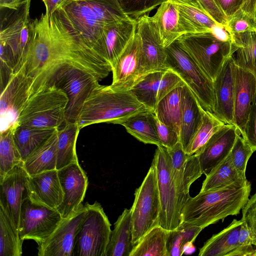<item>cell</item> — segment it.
I'll return each instance as SVG.
<instances>
[{
  "mask_svg": "<svg viewBox=\"0 0 256 256\" xmlns=\"http://www.w3.org/2000/svg\"><path fill=\"white\" fill-rule=\"evenodd\" d=\"M32 23L23 64L26 74L34 78L32 94L64 64L88 72L100 80L112 72L110 64L83 42L56 10L50 15L42 13Z\"/></svg>",
  "mask_w": 256,
  "mask_h": 256,
  "instance_id": "obj_1",
  "label": "cell"
},
{
  "mask_svg": "<svg viewBox=\"0 0 256 256\" xmlns=\"http://www.w3.org/2000/svg\"><path fill=\"white\" fill-rule=\"evenodd\" d=\"M56 10L83 42L107 62L106 26L130 18L117 0H66Z\"/></svg>",
  "mask_w": 256,
  "mask_h": 256,
  "instance_id": "obj_2",
  "label": "cell"
},
{
  "mask_svg": "<svg viewBox=\"0 0 256 256\" xmlns=\"http://www.w3.org/2000/svg\"><path fill=\"white\" fill-rule=\"evenodd\" d=\"M251 184H232L200 192L190 196L182 211V222L200 227L215 224L230 216H236L247 202Z\"/></svg>",
  "mask_w": 256,
  "mask_h": 256,
  "instance_id": "obj_3",
  "label": "cell"
},
{
  "mask_svg": "<svg viewBox=\"0 0 256 256\" xmlns=\"http://www.w3.org/2000/svg\"><path fill=\"white\" fill-rule=\"evenodd\" d=\"M150 110L140 103L130 90L120 91L110 85L98 84L85 102L77 124L81 130L90 124H118L140 112Z\"/></svg>",
  "mask_w": 256,
  "mask_h": 256,
  "instance_id": "obj_4",
  "label": "cell"
},
{
  "mask_svg": "<svg viewBox=\"0 0 256 256\" xmlns=\"http://www.w3.org/2000/svg\"><path fill=\"white\" fill-rule=\"evenodd\" d=\"M31 0H20L13 6H0V52L8 57L14 72L24 64L32 38Z\"/></svg>",
  "mask_w": 256,
  "mask_h": 256,
  "instance_id": "obj_5",
  "label": "cell"
},
{
  "mask_svg": "<svg viewBox=\"0 0 256 256\" xmlns=\"http://www.w3.org/2000/svg\"><path fill=\"white\" fill-rule=\"evenodd\" d=\"M68 102V98L62 90L54 84H44L31 95L16 124L59 128L65 122Z\"/></svg>",
  "mask_w": 256,
  "mask_h": 256,
  "instance_id": "obj_6",
  "label": "cell"
},
{
  "mask_svg": "<svg viewBox=\"0 0 256 256\" xmlns=\"http://www.w3.org/2000/svg\"><path fill=\"white\" fill-rule=\"evenodd\" d=\"M166 62L189 87L206 110L213 112L214 94L213 81L204 73L178 39L166 48Z\"/></svg>",
  "mask_w": 256,
  "mask_h": 256,
  "instance_id": "obj_7",
  "label": "cell"
},
{
  "mask_svg": "<svg viewBox=\"0 0 256 256\" xmlns=\"http://www.w3.org/2000/svg\"><path fill=\"white\" fill-rule=\"evenodd\" d=\"M85 206L87 212L77 230L72 256H106L112 232L108 218L98 202Z\"/></svg>",
  "mask_w": 256,
  "mask_h": 256,
  "instance_id": "obj_8",
  "label": "cell"
},
{
  "mask_svg": "<svg viewBox=\"0 0 256 256\" xmlns=\"http://www.w3.org/2000/svg\"><path fill=\"white\" fill-rule=\"evenodd\" d=\"M157 176L160 210L158 224L172 230L176 229L182 222L180 196L171 176V158L167 148L158 146L152 162Z\"/></svg>",
  "mask_w": 256,
  "mask_h": 256,
  "instance_id": "obj_9",
  "label": "cell"
},
{
  "mask_svg": "<svg viewBox=\"0 0 256 256\" xmlns=\"http://www.w3.org/2000/svg\"><path fill=\"white\" fill-rule=\"evenodd\" d=\"M178 39L213 82L226 60L235 50L232 42L219 40L212 32L186 34Z\"/></svg>",
  "mask_w": 256,
  "mask_h": 256,
  "instance_id": "obj_10",
  "label": "cell"
},
{
  "mask_svg": "<svg viewBox=\"0 0 256 256\" xmlns=\"http://www.w3.org/2000/svg\"><path fill=\"white\" fill-rule=\"evenodd\" d=\"M100 80L92 74L68 64L62 66L50 78L46 84L56 86L68 98L65 122H76L85 102Z\"/></svg>",
  "mask_w": 256,
  "mask_h": 256,
  "instance_id": "obj_11",
  "label": "cell"
},
{
  "mask_svg": "<svg viewBox=\"0 0 256 256\" xmlns=\"http://www.w3.org/2000/svg\"><path fill=\"white\" fill-rule=\"evenodd\" d=\"M160 210L156 172L152 163L142 184L135 190L131 208L134 246L147 232L158 224Z\"/></svg>",
  "mask_w": 256,
  "mask_h": 256,
  "instance_id": "obj_12",
  "label": "cell"
},
{
  "mask_svg": "<svg viewBox=\"0 0 256 256\" xmlns=\"http://www.w3.org/2000/svg\"><path fill=\"white\" fill-rule=\"evenodd\" d=\"M62 220L57 210L34 202L26 195L20 209V238L23 242L34 240L38 245L50 236Z\"/></svg>",
  "mask_w": 256,
  "mask_h": 256,
  "instance_id": "obj_13",
  "label": "cell"
},
{
  "mask_svg": "<svg viewBox=\"0 0 256 256\" xmlns=\"http://www.w3.org/2000/svg\"><path fill=\"white\" fill-rule=\"evenodd\" d=\"M34 83V78L26 74L24 65L12 75L0 93V132L16 124L32 94Z\"/></svg>",
  "mask_w": 256,
  "mask_h": 256,
  "instance_id": "obj_14",
  "label": "cell"
},
{
  "mask_svg": "<svg viewBox=\"0 0 256 256\" xmlns=\"http://www.w3.org/2000/svg\"><path fill=\"white\" fill-rule=\"evenodd\" d=\"M112 81L110 86L120 91L130 90L148 74L144 66L140 51V39L136 32L118 58L111 64Z\"/></svg>",
  "mask_w": 256,
  "mask_h": 256,
  "instance_id": "obj_15",
  "label": "cell"
},
{
  "mask_svg": "<svg viewBox=\"0 0 256 256\" xmlns=\"http://www.w3.org/2000/svg\"><path fill=\"white\" fill-rule=\"evenodd\" d=\"M87 212L82 204L71 214L62 218L55 230L38 245L39 256H72L77 230Z\"/></svg>",
  "mask_w": 256,
  "mask_h": 256,
  "instance_id": "obj_16",
  "label": "cell"
},
{
  "mask_svg": "<svg viewBox=\"0 0 256 256\" xmlns=\"http://www.w3.org/2000/svg\"><path fill=\"white\" fill-rule=\"evenodd\" d=\"M136 20V32L140 39L141 54L147 72L168 70L170 68L166 62V48L152 17L145 14Z\"/></svg>",
  "mask_w": 256,
  "mask_h": 256,
  "instance_id": "obj_17",
  "label": "cell"
},
{
  "mask_svg": "<svg viewBox=\"0 0 256 256\" xmlns=\"http://www.w3.org/2000/svg\"><path fill=\"white\" fill-rule=\"evenodd\" d=\"M28 176L22 162L0 180V208L10 219L18 234L21 206L26 196Z\"/></svg>",
  "mask_w": 256,
  "mask_h": 256,
  "instance_id": "obj_18",
  "label": "cell"
},
{
  "mask_svg": "<svg viewBox=\"0 0 256 256\" xmlns=\"http://www.w3.org/2000/svg\"><path fill=\"white\" fill-rule=\"evenodd\" d=\"M171 158V176L178 190L182 208L190 196L191 184L202 174L196 154H186L180 142L167 148Z\"/></svg>",
  "mask_w": 256,
  "mask_h": 256,
  "instance_id": "obj_19",
  "label": "cell"
},
{
  "mask_svg": "<svg viewBox=\"0 0 256 256\" xmlns=\"http://www.w3.org/2000/svg\"><path fill=\"white\" fill-rule=\"evenodd\" d=\"M58 174L64 199L57 210L62 218H65L82 204L88 186V178L78 162L58 170Z\"/></svg>",
  "mask_w": 256,
  "mask_h": 256,
  "instance_id": "obj_20",
  "label": "cell"
},
{
  "mask_svg": "<svg viewBox=\"0 0 256 256\" xmlns=\"http://www.w3.org/2000/svg\"><path fill=\"white\" fill-rule=\"evenodd\" d=\"M239 134L234 125L225 124L212 136L196 154L203 174L208 175L228 156Z\"/></svg>",
  "mask_w": 256,
  "mask_h": 256,
  "instance_id": "obj_21",
  "label": "cell"
},
{
  "mask_svg": "<svg viewBox=\"0 0 256 256\" xmlns=\"http://www.w3.org/2000/svg\"><path fill=\"white\" fill-rule=\"evenodd\" d=\"M26 186L28 197L34 202L57 210L63 202L64 192L56 169L28 176Z\"/></svg>",
  "mask_w": 256,
  "mask_h": 256,
  "instance_id": "obj_22",
  "label": "cell"
},
{
  "mask_svg": "<svg viewBox=\"0 0 256 256\" xmlns=\"http://www.w3.org/2000/svg\"><path fill=\"white\" fill-rule=\"evenodd\" d=\"M234 67L232 54L213 82L215 100L213 113L226 124H233Z\"/></svg>",
  "mask_w": 256,
  "mask_h": 256,
  "instance_id": "obj_23",
  "label": "cell"
},
{
  "mask_svg": "<svg viewBox=\"0 0 256 256\" xmlns=\"http://www.w3.org/2000/svg\"><path fill=\"white\" fill-rule=\"evenodd\" d=\"M256 92V76L235 64L233 124L240 134L243 132Z\"/></svg>",
  "mask_w": 256,
  "mask_h": 256,
  "instance_id": "obj_24",
  "label": "cell"
},
{
  "mask_svg": "<svg viewBox=\"0 0 256 256\" xmlns=\"http://www.w3.org/2000/svg\"><path fill=\"white\" fill-rule=\"evenodd\" d=\"M204 109L196 95L185 84L182 94L180 135L184 151L201 125Z\"/></svg>",
  "mask_w": 256,
  "mask_h": 256,
  "instance_id": "obj_25",
  "label": "cell"
},
{
  "mask_svg": "<svg viewBox=\"0 0 256 256\" xmlns=\"http://www.w3.org/2000/svg\"><path fill=\"white\" fill-rule=\"evenodd\" d=\"M136 26V20L131 18L106 26L104 41L107 60L110 66L134 37Z\"/></svg>",
  "mask_w": 256,
  "mask_h": 256,
  "instance_id": "obj_26",
  "label": "cell"
},
{
  "mask_svg": "<svg viewBox=\"0 0 256 256\" xmlns=\"http://www.w3.org/2000/svg\"><path fill=\"white\" fill-rule=\"evenodd\" d=\"M152 18L165 48L185 34L182 26L179 10L174 2H166L162 4Z\"/></svg>",
  "mask_w": 256,
  "mask_h": 256,
  "instance_id": "obj_27",
  "label": "cell"
},
{
  "mask_svg": "<svg viewBox=\"0 0 256 256\" xmlns=\"http://www.w3.org/2000/svg\"><path fill=\"white\" fill-rule=\"evenodd\" d=\"M58 128L23 162L28 176L56 169Z\"/></svg>",
  "mask_w": 256,
  "mask_h": 256,
  "instance_id": "obj_28",
  "label": "cell"
},
{
  "mask_svg": "<svg viewBox=\"0 0 256 256\" xmlns=\"http://www.w3.org/2000/svg\"><path fill=\"white\" fill-rule=\"evenodd\" d=\"M174 2L178 8L185 34L210 32L218 24L206 12L198 0Z\"/></svg>",
  "mask_w": 256,
  "mask_h": 256,
  "instance_id": "obj_29",
  "label": "cell"
},
{
  "mask_svg": "<svg viewBox=\"0 0 256 256\" xmlns=\"http://www.w3.org/2000/svg\"><path fill=\"white\" fill-rule=\"evenodd\" d=\"M132 240V210L125 208L114 223L106 256H130L134 245Z\"/></svg>",
  "mask_w": 256,
  "mask_h": 256,
  "instance_id": "obj_30",
  "label": "cell"
},
{
  "mask_svg": "<svg viewBox=\"0 0 256 256\" xmlns=\"http://www.w3.org/2000/svg\"><path fill=\"white\" fill-rule=\"evenodd\" d=\"M130 134L146 144L162 146L158 136L154 112L148 110L137 112L120 124Z\"/></svg>",
  "mask_w": 256,
  "mask_h": 256,
  "instance_id": "obj_31",
  "label": "cell"
},
{
  "mask_svg": "<svg viewBox=\"0 0 256 256\" xmlns=\"http://www.w3.org/2000/svg\"><path fill=\"white\" fill-rule=\"evenodd\" d=\"M242 220L234 219L226 228L214 234L200 249V256H226L239 246L238 234Z\"/></svg>",
  "mask_w": 256,
  "mask_h": 256,
  "instance_id": "obj_32",
  "label": "cell"
},
{
  "mask_svg": "<svg viewBox=\"0 0 256 256\" xmlns=\"http://www.w3.org/2000/svg\"><path fill=\"white\" fill-rule=\"evenodd\" d=\"M58 128H38L16 124L14 128V140L22 161L24 162Z\"/></svg>",
  "mask_w": 256,
  "mask_h": 256,
  "instance_id": "obj_33",
  "label": "cell"
},
{
  "mask_svg": "<svg viewBox=\"0 0 256 256\" xmlns=\"http://www.w3.org/2000/svg\"><path fill=\"white\" fill-rule=\"evenodd\" d=\"M184 86L176 88L160 100L154 110L155 114L160 121L172 128L180 135Z\"/></svg>",
  "mask_w": 256,
  "mask_h": 256,
  "instance_id": "obj_34",
  "label": "cell"
},
{
  "mask_svg": "<svg viewBox=\"0 0 256 256\" xmlns=\"http://www.w3.org/2000/svg\"><path fill=\"white\" fill-rule=\"evenodd\" d=\"M80 130L77 122H68L58 128L56 170L78 162L76 142Z\"/></svg>",
  "mask_w": 256,
  "mask_h": 256,
  "instance_id": "obj_35",
  "label": "cell"
},
{
  "mask_svg": "<svg viewBox=\"0 0 256 256\" xmlns=\"http://www.w3.org/2000/svg\"><path fill=\"white\" fill-rule=\"evenodd\" d=\"M249 182L242 178L234 168L230 153L208 175L200 192L220 188L232 184H244Z\"/></svg>",
  "mask_w": 256,
  "mask_h": 256,
  "instance_id": "obj_36",
  "label": "cell"
},
{
  "mask_svg": "<svg viewBox=\"0 0 256 256\" xmlns=\"http://www.w3.org/2000/svg\"><path fill=\"white\" fill-rule=\"evenodd\" d=\"M169 230L156 225L134 246L130 256H168L166 241Z\"/></svg>",
  "mask_w": 256,
  "mask_h": 256,
  "instance_id": "obj_37",
  "label": "cell"
},
{
  "mask_svg": "<svg viewBox=\"0 0 256 256\" xmlns=\"http://www.w3.org/2000/svg\"><path fill=\"white\" fill-rule=\"evenodd\" d=\"M231 34L235 46L232 54L235 64L256 76V32Z\"/></svg>",
  "mask_w": 256,
  "mask_h": 256,
  "instance_id": "obj_38",
  "label": "cell"
},
{
  "mask_svg": "<svg viewBox=\"0 0 256 256\" xmlns=\"http://www.w3.org/2000/svg\"><path fill=\"white\" fill-rule=\"evenodd\" d=\"M225 124L213 112L204 109L202 122L185 150L186 154L190 156L199 153L212 136Z\"/></svg>",
  "mask_w": 256,
  "mask_h": 256,
  "instance_id": "obj_39",
  "label": "cell"
},
{
  "mask_svg": "<svg viewBox=\"0 0 256 256\" xmlns=\"http://www.w3.org/2000/svg\"><path fill=\"white\" fill-rule=\"evenodd\" d=\"M22 242L10 219L0 208V256H22Z\"/></svg>",
  "mask_w": 256,
  "mask_h": 256,
  "instance_id": "obj_40",
  "label": "cell"
},
{
  "mask_svg": "<svg viewBox=\"0 0 256 256\" xmlns=\"http://www.w3.org/2000/svg\"><path fill=\"white\" fill-rule=\"evenodd\" d=\"M164 72L148 74L130 90L140 103L154 112L158 103L160 82Z\"/></svg>",
  "mask_w": 256,
  "mask_h": 256,
  "instance_id": "obj_41",
  "label": "cell"
},
{
  "mask_svg": "<svg viewBox=\"0 0 256 256\" xmlns=\"http://www.w3.org/2000/svg\"><path fill=\"white\" fill-rule=\"evenodd\" d=\"M14 126L0 132V180L14 167L23 162L14 140Z\"/></svg>",
  "mask_w": 256,
  "mask_h": 256,
  "instance_id": "obj_42",
  "label": "cell"
},
{
  "mask_svg": "<svg viewBox=\"0 0 256 256\" xmlns=\"http://www.w3.org/2000/svg\"><path fill=\"white\" fill-rule=\"evenodd\" d=\"M254 151L239 134L230 152L233 164L240 176L246 178V170L248 162Z\"/></svg>",
  "mask_w": 256,
  "mask_h": 256,
  "instance_id": "obj_43",
  "label": "cell"
},
{
  "mask_svg": "<svg viewBox=\"0 0 256 256\" xmlns=\"http://www.w3.org/2000/svg\"><path fill=\"white\" fill-rule=\"evenodd\" d=\"M122 10L129 17L137 20L139 17L165 2V0H117Z\"/></svg>",
  "mask_w": 256,
  "mask_h": 256,
  "instance_id": "obj_44",
  "label": "cell"
},
{
  "mask_svg": "<svg viewBox=\"0 0 256 256\" xmlns=\"http://www.w3.org/2000/svg\"><path fill=\"white\" fill-rule=\"evenodd\" d=\"M226 28L230 34L256 32V20L240 10L228 20Z\"/></svg>",
  "mask_w": 256,
  "mask_h": 256,
  "instance_id": "obj_45",
  "label": "cell"
},
{
  "mask_svg": "<svg viewBox=\"0 0 256 256\" xmlns=\"http://www.w3.org/2000/svg\"><path fill=\"white\" fill-rule=\"evenodd\" d=\"M186 84L180 77L172 70L164 71L161 77L157 95L158 102L176 88Z\"/></svg>",
  "mask_w": 256,
  "mask_h": 256,
  "instance_id": "obj_46",
  "label": "cell"
},
{
  "mask_svg": "<svg viewBox=\"0 0 256 256\" xmlns=\"http://www.w3.org/2000/svg\"><path fill=\"white\" fill-rule=\"evenodd\" d=\"M240 135L255 152L256 150V92L250 106L243 132Z\"/></svg>",
  "mask_w": 256,
  "mask_h": 256,
  "instance_id": "obj_47",
  "label": "cell"
},
{
  "mask_svg": "<svg viewBox=\"0 0 256 256\" xmlns=\"http://www.w3.org/2000/svg\"><path fill=\"white\" fill-rule=\"evenodd\" d=\"M186 244L180 230H169L166 241L168 256H181L184 254Z\"/></svg>",
  "mask_w": 256,
  "mask_h": 256,
  "instance_id": "obj_48",
  "label": "cell"
},
{
  "mask_svg": "<svg viewBox=\"0 0 256 256\" xmlns=\"http://www.w3.org/2000/svg\"><path fill=\"white\" fill-rule=\"evenodd\" d=\"M156 124L158 135L162 146L170 148L180 142V134L172 128L160 121L156 116Z\"/></svg>",
  "mask_w": 256,
  "mask_h": 256,
  "instance_id": "obj_49",
  "label": "cell"
},
{
  "mask_svg": "<svg viewBox=\"0 0 256 256\" xmlns=\"http://www.w3.org/2000/svg\"><path fill=\"white\" fill-rule=\"evenodd\" d=\"M241 220L244 222L250 228L256 241V192L248 198L242 208Z\"/></svg>",
  "mask_w": 256,
  "mask_h": 256,
  "instance_id": "obj_50",
  "label": "cell"
},
{
  "mask_svg": "<svg viewBox=\"0 0 256 256\" xmlns=\"http://www.w3.org/2000/svg\"><path fill=\"white\" fill-rule=\"evenodd\" d=\"M206 12L218 24L226 26L228 19L213 0H198Z\"/></svg>",
  "mask_w": 256,
  "mask_h": 256,
  "instance_id": "obj_51",
  "label": "cell"
},
{
  "mask_svg": "<svg viewBox=\"0 0 256 256\" xmlns=\"http://www.w3.org/2000/svg\"><path fill=\"white\" fill-rule=\"evenodd\" d=\"M228 20L240 10L243 0H213Z\"/></svg>",
  "mask_w": 256,
  "mask_h": 256,
  "instance_id": "obj_52",
  "label": "cell"
},
{
  "mask_svg": "<svg viewBox=\"0 0 256 256\" xmlns=\"http://www.w3.org/2000/svg\"><path fill=\"white\" fill-rule=\"evenodd\" d=\"M239 246L254 245L256 246V241L254 234L246 223L242 221L238 234Z\"/></svg>",
  "mask_w": 256,
  "mask_h": 256,
  "instance_id": "obj_53",
  "label": "cell"
},
{
  "mask_svg": "<svg viewBox=\"0 0 256 256\" xmlns=\"http://www.w3.org/2000/svg\"><path fill=\"white\" fill-rule=\"evenodd\" d=\"M212 32L219 40L232 42V36L226 26L216 24L212 30Z\"/></svg>",
  "mask_w": 256,
  "mask_h": 256,
  "instance_id": "obj_54",
  "label": "cell"
},
{
  "mask_svg": "<svg viewBox=\"0 0 256 256\" xmlns=\"http://www.w3.org/2000/svg\"><path fill=\"white\" fill-rule=\"evenodd\" d=\"M256 256V249L254 248L252 245L239 246L229 252L226 256Z\"/></svg>",
  "mask_w": 256,
  "mask_h": 256,
  "instance_id": "obj_55",
  "label": "cell"
},
{
  "mask_svg": "<svg viewBox=\"0 0 256 256\" xmlns=\"http://www.w3.org/2000/svg\"><path fill=\"white\" fill-rule=\"evenodd\" d=\"M241 10L256 20V0H243Z\"/></svg>",
  "mask_w": 256,
  "mask_h": 256,
  "instance_id": "obj_56",
  "label": "cell"
},
{
  "mask_svg": "<svg viewBox=\"0 0 256 256\" xmlns=\"http://www.w3.org/2000/svg\"><path fill=\"white\" fill-rule=\"evenodd\" d=\"M66 0H48L47 2L44 4L46 6V13L48 15L52 14L61 6Z\"/></svg>",
  "mask_w": 256,
  "mask_h": 256,
  "instance_id": "obj_57",
  "label": "cell"
},
{
  "mask_svg": "<svg viewBox=\"0 0 256 256\" xmlns=\"http://www.w3.org/2000/svg\"><path fill=\"white\" fill-rule=\"evenodd\" d=\"M20 0H0V6H11L18 3Z\"/></svg>",
  "mask_w": 256,
  "mask_h": 256,
  "instance_id": "obj_58",
  "label": "cell"
},
{
  "mask_svg": "<svg viewBox=\"0 0 256 256\" xmlns=\"http://www.w3.org/2000/svg\"><path fill=\"white\" fill-rule=\"evenodd\" d=\"M189 0H165V2H186Z\"/></svg>",
  "mask_w": 256,
  "mask_h": 256,
  "instance_id": "obj_59",
  "label": "cell"
},
{
  "mask_svg": "<svg viewBox=\"0 0 256 256\" xmlns=\"http://www.w3.org/2000/svg\"><path fill=\"white\" fill-rule=\"evenodd\" d=\"M48 0H42V1L44 4L47 2Z\"/></svg>",
  "mask_w": 256,
  "mask_h": 256,
  "instance_id": "obj_60",
  "label": "cell"
}]
</instances>
